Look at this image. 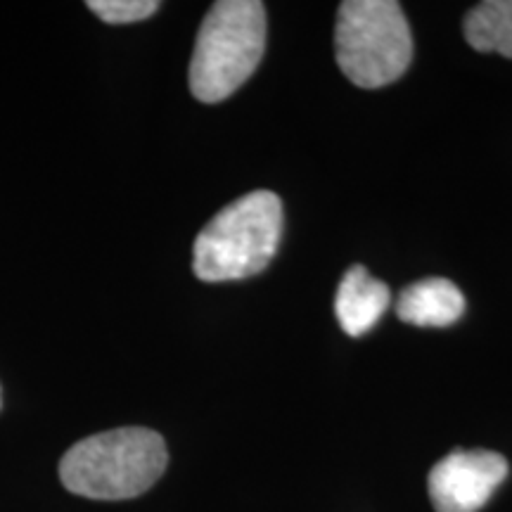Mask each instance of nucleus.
<instances>
[{
  "mask_svg": "<svg viewBox=\"0 0 512 512\" xmlns=\"http://www.w3.org/2000/svg\"><path fill=\"white\" fill-rule=\"evenodd\" d=\"M266 48V8L259 0H219L204 17L190 60V93L214 105L256 72Z\"/></svg>",
  "mask_w": 512,
  "mask_h": 512,
  "instance_id": "nucleus-3",
  "label": "nucleus"
},
{
  "mask_svg": "<svg viewBox=\"0 0 512 512\" xmlns=\"http://www.w3.org/2000/svg\"><path fill=\"white\" fill-rule=\"evenodd\" d=\"M88 10H93L107 24H133L155 15L159 3L157 0H91Z\"/></svg>",
  "mask_w": 512,
  "mask_h": 512,
  "instance_id": "nucleus-9",
  "label": "nucleus"
},
{
  "mask_svg": "<svg viewBox=\"0 0 512 512\" xmlns=\"http://www.w3.org/2000/svg\"><path fill=\"white\" fill-rule=\"evenodd\" d=\"M283 235V202L256 190L211 219L192 247V271L204 283H226L261 273Z\"/></svg>",
  "mask_w": 512,
  "mask_h": 512,
  "instance_id": "nucleus-2",
  "label": "nucleus"
},
{
  "mask_svg": "<svg viewBox=\"0 0 512 512\" xmlns=\"http://www.w3.org/2000/svg\"><path fill=\"white\" fill-rule=\"evenodd\" d=\"M465 311V297L451 280L427 278L399 294L396 313L403 323L418 328H448Z\"/></svg>",
  "mask_w": 512,
  "mask_h": 512,
  "instance_id": "nucleus-7",
  "label": "nucleus"
},
{
  "mask_svg": "<svg viewBox=\"0 0 512 512\" xmlns=\"http://www.w3.org/2000/svg\"><path fill=\"white\" fill-rule=\"evenodd\" d=\"M335 55L358 88L401 79L413 60V36L396 0H344L337 10Z\"/></svg>",
  "mask_w": 512,
  "mask_h": 512,
  "instance_id": "nucleus-4",
  "label": "nucleus"
},
{
  "mask_svg": "<svg viewBox=\"0 0 512 512\" xmlns=\"http://www.w3.org/2000/svg\"><path fill=\"white\" fill-rule=\"evenodd\" d=\"M465 41L477 53H498L512 60V0H484L463 19Z\"/></svg>",
  "mask_w": 512,
  "mask_h": 512,
  "instance_id": "nucleus-8",
  "label": "nucleus"
},
{
  "mask_svg": "<svg viewBox=\"0 0 512 512\" xmlns=\"http://www.w3.org/2000/svg\"><path fill=\"white\" fill-rule=\"evenodd\" d=\"M169 463L162 434L147 427H121L79 441L64 453L60 479L76 496L126 501L157 484Z\"/></svg>",
  "mask_w": 512,
  "mask_h": 512,
  "instance_id": "nucleus-1",
  "label": "nucleus"
},
{
  "mask_svg": "<svg viewBox=\"0 0 512 512\" xmlns=\"http://www.w3.org/2000/svg\"><path fill=\"white\" fill-rule=\"evenodd\" d=\"M392 292L375 280L366 266H351L337 287L335 316L342 330L351 337H361L375 328L377 320L387 311Z\"/></svg>",
  "mask_w": 512,
  "mask_h": 512,
  "instance_id": "nucleus-6",
  "label": "nucleus"
},
{
  "mask_svg": "<svg viewBox=\"0 0 512 512\" xmlns=\"http://www.w3.org/2000/svg\"><path fill=\"white\" fill-rule=\"evenodd\" d=\"M496 451H453L432 467L427 489L437 512H479L508 477Z\"/></svg>",
  "mask_w": 512,
  "mask_h": 512,
  "instance_id": "nucleus-5",
  "label": "nucleus"
}]
</instances>
